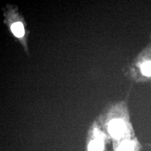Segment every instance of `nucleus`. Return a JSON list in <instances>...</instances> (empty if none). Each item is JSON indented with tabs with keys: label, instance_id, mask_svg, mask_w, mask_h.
Wrapping results in <instances>:
<instances>
[{
	"label": "nucleus",
	"instance_id": "nucleus-1",
	"mask_svg": "<svg viewBox=\"0 0 151 151\" xmlns=\"http://www.w3.org/2000/svg\"><path fill=\"white\" fill-rule=\"evenodd\" d=\"M108 132L110 138L113 139V143L119 142L130 137L127 127L122 119H113L108 125Z\"/></svg>",
	"mask_w": 151,
	"mask_h": 151
},
{
	"label": "nucleus",
	"instance_id": "nucleus-2",
	"mask_svg": "<svg viewBox=\"0 0 151 151\" xmlns=\"http://www.w3.org/2000/svg\"><path fill=\"white\" fill-rule=\"evenodd\" d=\"M88 143V151H104L105 150L106 142L108 138L105 134L97 128H94L91 131Z\"/></svg>",
	"mask_w": 151,
	"mask_h": 151
},
{
	"label": "nucleus",
	"instance_id": "nucleus-3",
	"mask_svg": "<svg viewBox=\"0 0 151 151\" xmlns=\"http://www.w3.org/2000/svg\"><path fill=\"white\" fill-rule=\"evenodd\" d=\"M11 29L12 32L17 38H21L24 35V27L22 22H17L14 23L11 25Z\"/></svg>",
	"mask_w": 151,
	"mask_h": 151
},
{
	"label": "nucleus",
	"instance_id": "nucleus-4",
	"mask_svg": "<svg viewBox=\"0 0 151 151\" xmlns=\"http://www.w3.org/2000/svg\"><path fill=\"white\" fill-rule=\"evenodd\" d=\"M141 70L144 75L151 76V61L143 64L141 67Z\"/></svg>",
	"mask_w": 151,
	"mask_h": 151
}]
</instances>
